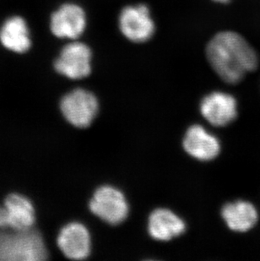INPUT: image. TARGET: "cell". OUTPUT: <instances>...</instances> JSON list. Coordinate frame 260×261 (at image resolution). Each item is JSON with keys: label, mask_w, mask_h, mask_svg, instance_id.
<instances>
[{"label": "cell", "mask_w": 260, "mask_h": 261, "mask_svg": "<svg viewBox=\"0 0 260 261\" xmlns=\"http://www.w3.org/2000/svg\"><path fill=\"white\" fill-rule=\"evenodd\" d=\"M98 101L93 93L75 89L62 98L60 109L64 118L77 128L91 125L98 112Z\"/></svg>", "instance_id": "3"}, {"label": "cell", "mask_w": 260, "mask_h": 261, "mask_svg": "<svg viewBox=\"0 0 260 261\" xmlns=\"http://www.w3.org/2000/svg\"><path fill=\"white\" fill-rule=\"evenodd\" d=\"M5 209L7 228L31 229L36 221L33 204L29 199L19 194H11L5 199Z\"/></svg>", "instance_id": "11"}, {"label": "cell", "mask_w": 260, "mask_h": 261, "mask_svg": "<svg viewBox=\"0 0 260 261\" xmlns=\"http://www.w3.org/2000/svg\"><path fill=\"white\" fill-rule=\"evenodd\" d=\"M221 216L230 229L237 232H247L258 222V210L251 202L238 200L224 205Z\"/></svg>", "instance_id": "13"}, {"label": "cell", "mask_w": 260, "mask_h": 261, "mask_svg": "<svg viewBox=\"0 0 260 261\" xmlns=\"http://www.w3.org/2000/svg\"><path fill=\"white\" fill-rule=\"evenodd\" d=\"M47 257L44 239L33 228L0 231V261H41Z\"/></svg>", "instance_id": "2"}, {"label": "cell", "mask_w": 260, "mask_h": 261, "mask_svg": "<svg viewBox=\"0 0 260 261\" xmlns=\"http://www.w3.org/2000/svg\"><path fill=\"white\" fill-rule=\"evenodd\" d=\"M91 50L83 42H73L63 47L54 62L59 74L72 80L86 78L91 74Z\"/></svg>", "instance_id": "6"}, {"label": "cell", "mask_w": 260, "mask_h": 261, "mask_svg": "<svg viewBox=\"0 0 260 261\" xmlns=\"http://www.w3.org/2000/svg\"><path fill=\"white\" fill-rule=\"evenodd\" d=\"M204 118L214 126H226L238 116V103L230 94L216 91L205 96L200 104Z\"/></svg>", "instance_id": "9"}, {"label": "cell", "mask_w": 260, "mask_h": 261, "mask_svg": "<svg viewBox=\"0 0 260 261\" xmlns=\"http://www.w3.org/2000/svg\"><path fill=\"white\" fill-rule=\"evenodd\" d=\"M213 1L216 3H221V4H226V3H228L230 0H213Z\"/></svg>", "instance_id": "15"}, {"label": "cell", "mask_w": 260, "mask_h": 261, "mask_svg": "<svg viewBox=\"0 0 260 261\" xmlns=\"http://www.w3.org/2000/svg\"><path fill=\"white\" fill-rule=\"evenodd\" d=\"M90 210L95 216L110 225H118L127 218L128 204L120 190L112 186H101L94 193Z\"/></svg>", "instance_id": "4"}, {"label": "cell", "mask_w": 260, "mask_h": 261, "mask_svg": "<svg viewBox=\"0 0 260 261\" xmlns=\"http://www.w3.org/2000/svg\"><path fill=\"white\" fill-rule=\"evenodd\" d=\"M185 228L184 221L168 209H157L149 217L148 232L155 240L168 241L184 233Z\"/></svg>", "instance_id": "12"}, {"label": "cell", "mask_w": 260, "mask_h": 261, "mask_svg": "<svg viewBox=\"0 0 260 261\" xmlns=\"http://www.w3.org/2000/svg\"><path fill=\"white\" fill-rule=\"evenodd\" d=\"M57 243L62 253L70 259H85L91 253V235L80 222H71L62 227Z\"/></svg>", "instance_id": "8"}, {"label": "cell", "mask_w": 260, "mask_h": 261, "mask_svg": "<svg viewBox=\"0 0 260 261\" xmlns=\"http://www.w3.org/2000/svg\"><path fill=\"white\" fill-rule=\"evenodd\" d=\"M86 27V13L74 4L62 5L51 16L50 28L59 38L77 39L83 34Z\"/></svg>", "instance_id": "7"}, {"label": "cell", "mask_w": 260, "mask_h": 261, "mask_svg": "<svg viewBox=\"0 0 260 261\" xmlns=\"http://www.w3.org/2000/svg\"><path fill=\"white\" fill-rule=\"evenodd\" d=\"M184 150L193 158L200 161L216 158L221 150L218 140L202 126H191L184 140Z\"/></svg>", "instance_id": "10"}, {"label": "cell", "mask_w": 260, "mask_h": 261, "mask_svg": "<svg viewBox=\"0 0 260 261\" xmlns=\"http://www.w3.org/2000/svg\"><path fill=\"white\" fill-rule=\"evenodd\" d=\"M206 57L216 74L229 84H237L258 66V56L244 37L222 32L209 42Z\"/></svg>", "instance_id": "1"}, {"label": "cell", "mask_w": 260, "mask_h": 261, "mask_svg": "<svg viewBox=\"0 0 260 261\" xmlns=\"http://www.w3.org/2000/svg\"><path fill=\"white\" fill-rule=\"evenodd\" d=\"M0 42L5 48L12 52H27L32 42L25 20L20 16L9 18L0 29Z\"/></svg>", "instance_id": "14"}, {"label": "cell", "mask_w": 260, "mask_h": 261, "mask_svg": "<svg viewBox=\"0 0 260 261\" xmlns=\"http://www.w3.org/2000/svg\"><path fill=\"white\" fill-rule=\"evenodd\" d=\"M122 34L135 43L147 42L155 33V23L145 5H129L123 8L118 18Z\"/></svg>", "instance_id": "5"}]
</instances>
